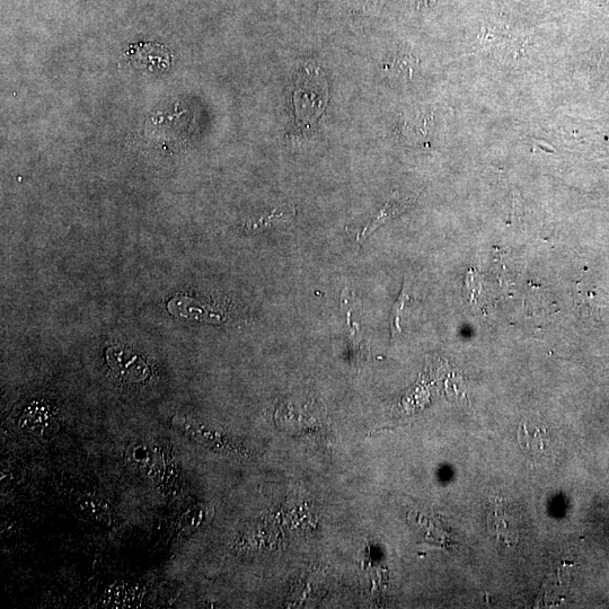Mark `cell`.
Wrapping results in <instances>:
<instances>
[{"mask_svg":"<svg viewBox=\"0 0 609 609\" xmlns=\"http://www.w3.org/2000/svg\"><path fill=\"white\" fill-rule=\"evenodd\" d=\"M202 515V510H200L199 508L189 509L187 513H184L183 516L180 518L179 527L184 532L193 531V529H196L198 526H200Z\"/></svg>","mask_w":609,"mask_h":609,"instance_id":"obj_10","label":"cell"},{"mask_svg":"<svg viewBox=\"0 0 609 609\" xmlns=\"http://www.w3.org/2000/svg\"><path fill=\"white\" fill-rule=\"evenodd\" d=\"M413 202V199L406 198L399 192H393L381 211H379L375 218L370 220L363 231L359 233L357 241L364 242L366 238L375 233L379 227L405 213V211L413 205Z\"/></svg>","mask_w":609,"mask_h":609,"instance_id":"obj_5","label":"cell"},{"mask_svg":"<svg viewBox=\"0 0 609 609\" xmlns=\"http://www.w3.org/2000/svg\"><path fill=\"white\" fill-rule=\"evenodd\" d=\"M20 428L26 434L46 438L54 434L56 422L52 414L43 405H31L22 414Z\"/></svg>","mask_w":609,"mask_h":609,"instance_id":"obj_6","label":"cell"},{"mask_svg":"<svg viewBox=\"0 0 609 609\" xmlns=\"http://www.w3.org/2000/svg\"><path fill=\"white\" fill-rule=\"evenodd\" d=\"M410 299L408 293V281L404 279L403 288L401 294L395 300V303L392 308L391 317H390V325H391V334L394 337L395 334H399L402 332L401 328V316L405 307L406 302Z\"/></svg>","mask_w":609,"mask_h":609,"instance_id":"obj_8","label":"cell"},{"mask_svg":"<svg viewBox=\"0 0 609 609\" xmlns=\"http://www.w3.org/2000/svg\"><path fill=\"white\" fill-rule=\"evenodd\" d=\"M79 508L88 516L94 519H104L105 515L109 514V505L107 502L97 499L86 497L78 502Z\"/></svg>","mask_w":609,"mask_h":609,"instance_id":"obj_9","label":"cell"},{"mask_svg":"<svg viewBox=\"0 0 609 609\" xmlns=\"http://www.w3.org/2000/svg\"><path fill=\"white\" fill-rule=\"evenodd\" d=\"M127 458L131 465L140 470H148L155 463L153 449L144 443L131 444L127 450Z\"/></svg>","mask_w":609,"mask_h":609,"instance_id":"obj_7","label":"cell"},{"mask_svg":"<svg viewBox=\"0 0 609 609\" xmlns=\"http://www.w3.org/2000/svg\"><path fill=\"white\" fill-rule=\"evenodd\" d=\"M487 524L490 534L503 546H514L518 541L516 516L503 501H493Z\"/></svg>","mask_w":609,"mask_h":609,"instance_id":"obj_3","label":"cell"},{"mask_svg":"<svg viewBox=\"0 0 609 609\" xmlns=\"http://www.w3.org/2000/svg\"><path fill=\"white\" fill-rule=\"evenodd\" d=\"M130 65L138 72L148 75H161L169 72L172 66L171 50L162 43L138 42L130 44L126 52Z\"/></svg>","mask_w":609,"mask_h":609,"instance_id":"obj_1","label":"cell"},{"mask_svg":"<svg viewBox=\"0 0 609 609\" xmlns=\"http://www.w3.org/2000/svg\"><path fill=\"white\" fill-rule=\"evenodd\" d=\"M385 0H366L365 12L366 14H376L383 7Z\"/></svg>","mask_w":609,"mask_h":609,"instance_id":"obj_11","label":"cell"},{"mask_svg":"<svg viewBox=\"0 0 609 609\" xmlns=\"http://www.w3.org/2000/svg\"><path fill=\"white\" fill-rule=\"evenodd\" d=\"M108 365L114 375L132 383L145 381L149 368L136 353L125 348L114 347L107 352Z\"/></svg>","mask_w":609,"mask_h":609,"instance_id":"obj_2","label":"cell"},{"mask_svg":"<svg viewBox=\"0 0 609 609\" xmlns=\"http://www.w3.org/2000/svg\"><path fill=\"white\" fill-rule=\"evenodd\" d=\"M518 440L525 454L533 460H541V458L550 455V431L540 422L522 421L518 429Z\"/></svg>","mask_w":609,"mask_h":609,"instance_id":"obj_4","label":"cell"}]
</instances>
